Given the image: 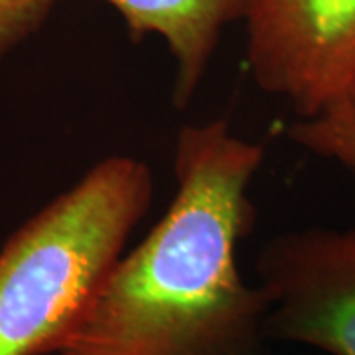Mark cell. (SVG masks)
I'll list each match as a JSON object with an SVG mask.
<instances>
[{"instance_id":"obj_3","label":"cell","mask_w":355,"mask_h":355,"mask_svg":"<svg viewBox=\"0 0 355 355\" xmlns=\"http://www.w3.org/2000/svg\"><path fill=\"white\" fill-rule=\"evenodd\" d=\"M245 65L298 119L355 109V0H251Z\"/></svg>"},{"instance_id":"obj_5","label":"cell","mask_w":355,"mask_h":355,"mask_svg":"<svg viewBox=\"0 0 355 355\" xmlns=\"http://www.w3.org/2000/svg\"><path fill=\"white\" fill-rule=\"evenodd\" d=\"M130 36H158L174 60L172 103L188 107L202 87L225 30L243 22L251 0H103Z\"/></svg>"},{"instance_id":"obj_7","label":"cell","mask_w":355,"mask_h":355,"mask_svg":"<svg viewBox=\"0 0 355 355\" xmlns=\"http://www.w3.org/2000/svg\"><path fill=\"white\" fill-rule=\"evenodd\" d=\"M55 0H0V58L32 36Z\"/></svg>"},{"instance_id":"obj_1","label":"cell","mask_w":355,"mask_h":355,"mask_svg":"<svg viewBox=\"0 0 355 355\" xmlns=\"http://www.w3.org/2000/svg\"><path fill=\"white\" fill-rule=\"evenodd\" d=\"M265 156L227 119L180 128L174 198L107 272L60 355H266V298L239 268Z\"/></svg>"},{"instance_id":"obj_4","label":"cell","mask_w":355,"mask_h":355,"mask_svg":"<svg viewBox=\"0 0 355 355\" xmlns=\"http://www.w3.org/2000/svg\"><path fill=\"white\" fill-rule=\"evenodd\" d=\"M268 340L355 355V229L304 227L257 253Z\"/></svg>"},{"instance_id":"obj_6","label":"cell","mask_w":355,"mask_h":355,"mask_svg":"<svg viewBox=\"0 0 355 355\" xmlns=\"http://www.w3.org/2000/svg\"><path fill=\"white\" fill-rule=\"evenodd\" d=\"M288 139L314 156L336 162L355 178V109L336 107L330 111L296 119Z\"/></svg>"},{"instance_id":"obj_2","label":"cell","mask_w":355,"mask_h":355,"mask_svg":"<svg viewBox=\"0 0 355 355\" xmlns=\"http://www.w3.org/2000/svg\"><path fill=\"white\" fill-rule=\"evenodd\" d=\"M153 196L148 164L113 154L14 231L0 249V355L62 354Z\"/></svg>"}]
</instances>
